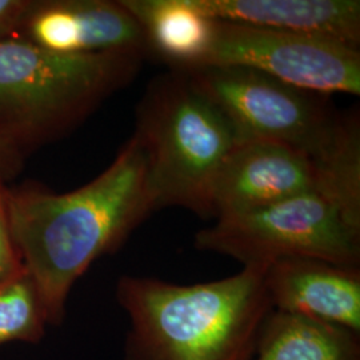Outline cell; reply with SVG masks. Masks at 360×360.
<instances>
[{
  "label": "cell",
  "mask_w": 360,
  "mask_h": 360,
  "mask_svg": "<svg viewBox=\"0 0 360 360\" xmlns=\"http://www.w3.org/2000/svg\"><path fill=\"white\" fill-rule=\"evenodd\" d=\"M13 243L37 284L50 326H60L77 279L114 254L155 210L147 156L135 135L90 183L56 193L27 181L7 188Z\"/></svg>",
  "instance_id": "cell-1"
},
{
  "label": "cell",
  "mask_w": 360,
  "mask_h": 360,
  "mask_svg": "<svg viewBox=\"0 0 360 360\" xmlns=\"http://www.w3.org/2000/svg\"><path fill=\"white\" fill-rule=\"evenodd\" d=\"M267 266L206 283L176 284L124 275L116 300L127 314L124 360H252L274 311Z\"/></svg>",
  "instance_id": "cell-2"
},
{
  "label": "cell",
  "mask_w": 360,
  "mask_h": 360,
  "mask_svg": "<svg viewBox=\"0 0 360 360\" xmlns=\"http://www.w3.org/2000/svg\"><path fill=\"white\" fill-rule=\"evenodd\" d=\"M226 119L236 143L272 142L309 156L322 191L340 199L360 193L358 112L340 114L328 96L300 90L239 65L180 70Z\"/></svg>",
  "instance_id": "cell-3"
},
{
  "label": "cell",
  "mask_w": 360,
  "mask_h": 360,
  "mask_svg": "<svg viewBox=\"0 0 360 360\" xmlns=\"http://www.w3.org/2000/svg\"><path fill=\"white\" fill-rule=\"evenodd\" d=\"M142 53L65 55L0 40V135L26 158L77 129L139 74Z\"/></svg>",
  "instance_id": "cell-4"
},
{
  "label": "cell",
  "mask_w": 360,
  "mask_h": 360,
  "mask_svg": "<svg viewBox=\"0 0 360 360\" xmlns=\"http://www.w3.org/2000/svg\"><path fill=\"white\" fill-rule=\"evenodd\" d=\"M134 135L147 156L156 210L180 207L212 218V187L236 139L183 71L169 70L148 84Z\"/></svg>",
  "instance_id": "cell-5"
},
{
  "label": "cell",
  "mask_w": 360,
  "mask_h": 360,
  "mask_svg": "<svg viewBox=\"0 0 360 360\" xmlns=\"http://www.w3.org/2000/svg\"><path fill=\"white\" fill-rule=\"evenodd\" d=\"M193 245L243 266H269L291 257L360 266V229L319 193L215 219L212 226L195 233Z\"/></svg>",
  "instance_id": "cell-6"
},
{
  "label": "cell",
  "mask_w": 360,
  "mask_h": 360,
  "mask_svg": "<svg viewBox=\"0 0 360 360\" xmlns=\"http://www.w3.org/2000/svg\"><path fill=\"white\" fill-rule=\"evenodd\" d=\"M202 65L247 67L327 96L360 94L359 47L309 34L215 20Z\"/></svg>",
  "instance_id": "cell-7"
},
{
  "label": "cell",
  "mask_w": 360,
  "mask_h": 360,
  "mask_svg": "<svg viewBox=\"0 0 360 360\" xmlns=\"http://www.w3.org/2000/svg\"><path fill=\"white\" fill-rule=\"evenodd\" d=\"M65 55L142 53V28L120 0H31L15 34Z\"/></svg>",
  "instance_id": "cell-8"
},
{
  "label": "cell",
  "mask_w": 360,
  "mask_h": 360,
  "mask_svg": "<svg viewBox=\"0 0 360 360\" xmlns=\"http://www.w3.org/2000/svg\"><path fill=\"white\" fill-rule=\"evenodd\" d=\"M304 193L322 195V176L309 156L279 143H236L212 187V218L270 206Z\"/></svg>",
  "instance_id": "cell-9"
},
{
  "label": "cell",
  "mask_w": 360,
  "mask_h": 360,
  "mask_svg": "<svg viewBox=\"0 0 360 360\" xmlns=\"http://www.w3.org/2000/svg\"><path fill=\"white\" fill-rule=\"evenodd\" d=\"M264 285L274 311L360 334V270L311 257L271 263Z\"/></svg>",
  "instance_id": "cell-10"
},
{
  "label": "cell",
  "mask_w": 360,
  "mask_h": 360,
  "mask_svg": "<svg viewBox=\"0 0 360 360\" xmlns=\"http://www.w3.org/2000/svg\"><path fill=\"white\" fill-rule=\"evenodd\" d=\"M212 20L360 44L358 0H190Z\"/></svg>",
  "instance_id": "cell-11"
},
{
  "label": "cell",
  "mask_w": 360,
  "mask_h": 360,
  "mask_svg": "<svg viewBox=\"0 0 360 360\" xmlns=\"http://www.w3.org/2000/svg\"><path fill=\"white\" fill-rule=\"evenodd\" d=\"M142 28L147 53L169 70L200 67L211 49L215 20L190 0H120Z\"/></svg>",
  "instance_id": "cell-12"
},
{
  "label": "cell",
  "mask_w": 360,
  "mask_h": 360,
  "mask_svg": "<svg viewBox=\"0 0 360 360\" xmlns=\"http://www.w3.org/2000/svg\"><path fill=\"white\" fill-rule=\"evenodd\" d=\"M252 360H360V334L272 311Z\"/></svg>",
  "instance_id": "cell-13"
},
{
  "label": "cell",
  "mask_w": 360,
  "mask_h": 360,
  "mask_svg": "<svg viewBox=\"0 0 360 360\" xmlns=\"http://www.w3.org/2000/svg\"><path fill=\"white\" fill-rule=\"evenodd\" d=\"M50 326L38 287L26 270L0 284V346L37 343Z\"/></svg>",
  "instance_id": "cell-14"
},
{
  "label": "cell",
  "mask_w": 360,
  "mask_h": 360,
  "mask_svg": "<svg viewBox=\"0 0 360 360\" xmlns=\"http://www.w3.org/2000/svg\"><path fill=\"white\" fill-rule=\"evenodd\" d=\"M7 183L0 179V284L18 276L25 271L15 247L7 207Z\"/></svg>",
  "instance_id": "cell-15"
},
{
  "label": "cell",
  "mask_w": 360,
  "mask_h": 360,
  "mask_svg": "<svg viewBox=\"0 0 360 360\" xmlns=\"http://www.w3.org/2000/svg\"><path fill=\"white\" fill-rule=\"evenodd\" d=\"M31 0H0V40L18 31Z\"/></svg>",
  "instance_id": "cell-16"
},
{
  "label": "cell",
  "mask_w": 360,
  "mask_h": 360,
  "mask_svg": "<svg viewBox=\"0 0 360 360\" xmlns=\"http://www.w3.org/2000/svg\"><path fill=\"white\" fill-rule=\"evenodd\" d=\"M25 156L0 135V179L8 183L25 166Z\"/></svg>",
  "instance_id": "cell-17"
}]
</instances>
